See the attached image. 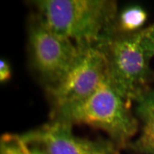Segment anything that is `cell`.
<instances>
[{
  "instance_id": "2",
  "label": "cell",
  "mask_w": 154,
  "mask_h": 154,
  "mask_svg": "<svg viewBox=\"0 0 154 154\" xmlns=\"http://www.w3.org/2000/svg\"><path fill=\"white\" fill-rule=\"evenodd\" d=\"M131 106L106 81L86 99L51 111V118L72 126L86 125L103 131L122 150L139 131Z\"/></svg>"
},
{
  "instance_id": "10",
  "label": "cell",
  "mask_w": 154,
  "mask_h": 154,
  "mask_svg": "<svg viewBox=\"0 0 154 154\" xmlns=\"http://www.w3.org/2000/svg\"><path fill=\"white\" fill-rule=\"evenodd\" d=\"M143 45L148 54L154 57V24L143 29Z\"/></svg>"
},
{
  "instance_id": "5",
  "label": "cell",
  "mask_w": 154,
  "mask_h": 154,
  "mask_svg": "<svg viewBox=\"0 0 154 154\" xmlns=\"http://www.w3.org/2000/svg\"><path fill=\"white\" fill-rule=\"evenodd\" d=\"M106 81L107 61L101 43L82 47L78 60L66 76L47 89L52 111L86 99Z\"/></svg>"
},
{
  "instance_id": "11",
  "label": "cell",
  "mask_w": 154,
  "mask_h": 154,
  "mask_svg": "<svg viewBox=\"0 0 154 154\" xmlns=\"http://www.w3.org/2000/svg\"><path fill=\"white\" fill-rule=\"evenodd\" d=\"M11 76V69L9 63L5 59L0 61V82L5 83L10 79Z\"/></svg>"
},
{
  "instance_id": "8",
  "label": "cell",
  "mask_w": 154,
  "mask_h": 154,
  "mask_svg": "<svg viewBox=\"0 0 154 154\" xmlns=\"http://www.w3.org/2000/svg\"><path fill=\"white\" fill-rule=\"evenodd\" d=\"M147 19V12L140 6H128L117 14L114 34H131L140 32Z\"/></svg>"
},
{
  "instance_id": "1",
  "label": "cell",
  "mask_w": 154,
  "mask_h": 154,
  "mask_svg": "<svg viewBox=\"0 0 154 154\" xmlns=\"http://www.w3.org/2000/svg\"><path fill=\"white\" fill-rule=\"evenodd\" d=\"M33 5L40 22L80 47L99 44L114 34L115 1L37 0Z\"/></svg>"
},
{
  "instance_id": "6",
  "label": "cell",
  "mask_w": 154,
  "mask_h": 154,
  "mask_svg": "<svg viewBox=\"0 0 154 154\" xmlns=\"http://www.w3.org/2000/svg\"><path fill=\"white\" fill-rule=\"evenodd\" d=\"M26 141L44 154H121L110 139H89L76 136L72 126L51 120L22 134Z\"/></svg>"
},
{
  "instance_id": "3",
  "label": "cell",
  "mask_w": 154,
  "mask_h": 154,
  "mask_svg": "<svg viewBox=\"0 0 154 154\" xmlns=\"http://www.w3.org/2000/svg\"><path fill=\"white\" fill-rule=\"evenodd\" d=\"M143 29L131 34H113L101 42L106 58L108 82L130 104L151 89L154 82L151 57L143 45Z\"/></svg>"
},
{
  "instance_id": "9",
  "label": "cell",
  "mask_w": 154,
  "mask_h": 154,
  "mask_svg": "<svg viewBox=\"0 0 154 154\" xmlns=\"http://www.w3.org/2000/svg\"><path fill=\"white\" fill-rule=\"evenodd\" d=\"M0 154H44L26 141L22 134H6L0 140Z\"/></svg>"
},
{
  "instance_id": "4",
  "label": "cell",
  "mask_w": 154,
  "mask_h": 154,
  "mask_svg": "<svg viewBox=\"0 0 154 154\" xmlns=\"http://www.w3.org/2000/svg\"><path fill=\"white\" fill-rule=\"evenodd\" d=\"M32 65L46 89L59 84L78 60L82 47L46 27L34 16L29 29Z\"/></svg>"
},
{
  "instance_id": "7",
  "label": "cell",
  "mask_w": 154,
  "mask_h": 154,
  "mask_svg": "<svg viewBox=\"0 0 154 154\" xmlns=\"http://www.w3.org/2000/svg\"><path fill=\"white\" fill-rule=\"evenodd\" d=\"M135 103L140 130L126 149L133 154H154V88L140 96Z\"/></svg>"
}]
</instances>
